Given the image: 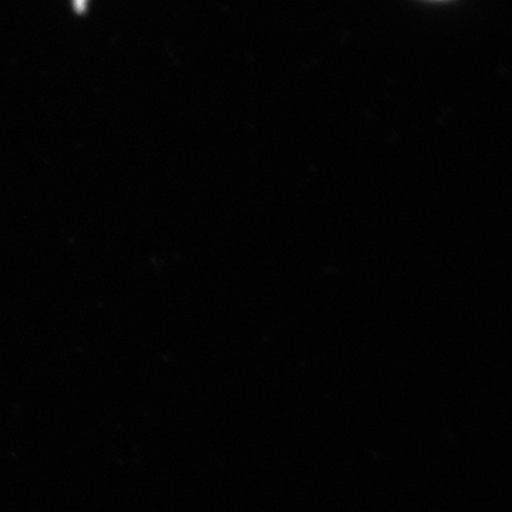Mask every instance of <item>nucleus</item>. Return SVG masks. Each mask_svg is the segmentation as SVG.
Segmentation results:
<instances>
[{
	"label": "nucleus",
	"mask_w": 512,
	"mask_h": 512,
	"mask_svg": "<svg viewBox=\"0 0 512 512\" xmlns=\"http://www.w3.org/2000/svg\"><path fill=\"white\" fill-rule=\"evenodd\" d=\"M74 9L79 13H83L87 6V0H73Z\"/></svg>",
	"instance_id": "obj_1"
}]
</instances>
